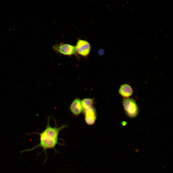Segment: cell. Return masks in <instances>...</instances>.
Returning <instances> with one entry per match:
<instances>
[{
    "mask_svg": "<svg viewBox=\"0 0 173 173\" xmlns=\"http://www.w3.org/2000/svg\"><path fill=\"white\" fill-rule=\"evenodd\" d=\"M119 93L121 96L124 98H127L132 95L133 90L130 85L127 84H124L121 85L120 87Z\"/></svg>",
    "mask_w": 173,
    "mask_h": 173,
    "instance_id": "cell-7",
    "label": "cell"
},
{
    "mask_svg": "<svg viewBox=\"0 0 173 173\" xmlns=\"http://www.w3.org/2000/svg\"><path fill=\"white\" fill-rule=\"evenodd\" d=\"M76 52L83 57L87 56L90 52L91 46L87 41L78 39L75 46Z\"/></svg>",
    "mask_w": 173,
    "mask_h": 173,
    "instance_id": "cell-4",
    "label": "cell"
},
{
    "mask_svg": "<svg viewBox=\"0 0 173 173\" xmlns=\"http://www.w3.org/2000/svg\"><path fill=\"white\" fill-rule=\"evenodd\" d=\"M94 100V99L85 98L81 100V104L83 108L85 110L91 106Z\"/></svg>",
    "mask_w": 173,
    "mask_h": 173,
    "instance_id": "cell-8",
    "label": "cell"
},
{
    "mask_svg": "<svg viewBox=\"0 0 173 173\" xmlns=\"http://www.w3.org/2000/svg\"><path fill=\"white\" fill-rule=\"evenodd\" d=\"M122 104L127 115L130 118H134L137 115L138 112V106L135 101L128 98H124Z\"/></svg>",
    "mask_w": 173,
    "mask_h": 173,
    "instance_id": "cell-2",
    "label": "cell"
},
{
    "mask_svg": "<svg viewBox=\"0 0 173 173\" xmlns=\"http://www.w3.org/2000/svg\"><path fill=\"white\" fill-rule=\"evenodd\" d=\"M122 124V125H124L126 124V123H125V122H123Z\"/></svg>",
    "mask_w": 173,
    "mask_h": 173,
    "instance_id": "cell-9",
    "label": "cell"
},
{
    "mask_svg": "<svg viewBox=\"0 0 173 173\" xmlns=\"http://www.w3.org/2000/svg\"><path fill=\"white\" fill-rule=\"evenodd\" d=\"M56 52L65 55L70 56L76 53L75 47L69 44L61 43L56 44L53 47Z\"/></svg>",
    "mask_w": 173,
    "mask_h": 173,
    "instance_id": "cell-3",
    "label": "cell"
},
{
    "mask_svg": "<svg viewBox=\"0 0 173 173\" xmlns=\"http://www.w3.org/2000/svg\"><path fill=\"white\" fill-rule=\"evenodd\" d=\"M70 111L75 116H77L82 112L83 108L81 104V100L78 98L75 99L69 107Z\"/></svg>",
    "mask_w": 173,
    "mask_h": 173,
    "instance_id": "cell-6",
    "label": "cell"
},
{
    "mask_svg": "<svg viewBox=\"0 0 173 173\" xmlns=\"http://www.w3.org/2000/svg\"><path fill=\"white\" fill-rule=\"evenodd\" d=\"M85 120L88 125H92L95 123L96 119V115L95 108L91 106L89 108L84 110Z\"/></svg>",
    "mask_w": 173,
    "mask_h": 173,
    "instance_id": "cell-5",
    "label": "cell"
},
{
    "mask_svg": "<svg viewBox=\"0 0 173 173\" xmlns=\"http://www.w3.org/2000/svg\"><path fill=\"white\" fill-rule=\"evenodd\" d=\"M49 117L47 119V123L45 129L41 133H37L40 136V142L38 145L31 149L22 150L23 152L30 151L37 147H42L44 150L54 148L58 143L59 134L61 130L67 127L63 125L60 127H51L49 124Z\"/></svg>",
    "mask_w": 173,
    "mask_h": 173,
    "instance_id": "cell-1",
    "label": "cell"
}]
</instances>
